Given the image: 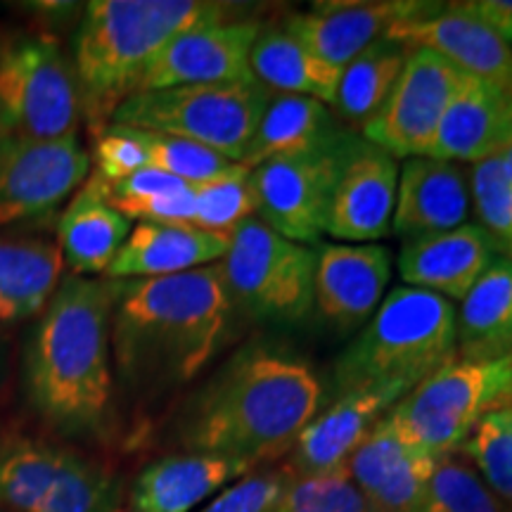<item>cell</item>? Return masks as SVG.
<instances>
[{
  "instance_id": "obj_45",
  "label": "cell",
  "mask_w": 512,
  "mask_h": 512,
  "mask_svg": "<svg viewBox=\"0 0 512 512\" xmlns=\"http://www.w3.org/2000/svg\"><path fill=\"white\" fill-rule=\"evenodd\" d=\"M510 259H512V252H510Z\"/></svg>"
},
{
  "instance_id": "obj_35",
  "label": "cell",
  "mask_w": 512,
  "mask_h": 512,
  "mask_svg": "<svg viewBox=\"0 0 512 512\" xmlns=\"http://www.w3.org/2000/svg\"><path fill=\"white\" fill-rule=\"evenodd\" d=\"M470 202L475 204L477 226L494 240L498 254L510 259L512 252V183L498 157L472 164L467 176Z\"/></svg>"
},
{
  "instance_id": "obj_23",
  "label": "cell",
  "mask_w": 512,
  "mask_h": 512,
  "mask_svg": "<svg viewBox=\"0 0 512 512\" xmlns=\"http://www.w3.org/2000/svg\"><path fill=\"white\" fill-rule=\"evenodd\" d=\"M512 145V95L467 74L441 119L427 157L484 162Z\"/></svg>"
},
{
  "instance_id": "obj_33",
  "label": "cell",
  "mask_w": 512,
  "mask_h": 512,
  "mask_svg": "<svg viewBox=\"0 0 512 512\" xmlns=\"http://www.w3.org/2000/svg\"><path fill=\"white\" fill-rule=\"evenodd\" d=\"M458 451L512 510V406L496 408L479 418Z\"/></svg>"
},
{
  "instance_id": "obj_38",
  "label": "cell",
  "mask_w": 512,
  "mask_h": 512,
  "mask_svg": "<svg viewBox=\"0 0 512 512\" xmlns=\"http://www.w3.org/2000/svg\"><path fill=\"white\" fill-rule=\"evenodd\" d=\"M95 176L105 183H119L150 166L143 133L138 128L110 124L95 136Z\"/></svg>"
},
{
  "instance_id": "obj_25",
  "label": "cell",
  "mask_w": 512,
  "mask_h": 512,
  "mask_svg": "<svg viewBox=\"0 0 512 512\" xmlns=\"http://www.w3.org/2000/svg\"><path fill=\"white\" fill-rule=\"evenodd\" d=\"M228 235L181 223H138L107 268V280L166 278L214 266L228 252Z\"/></svg>"
},
{
  "instance_id": "obj_12",
  "label": "cell",
  "mask_w": 512,
  "mask_h": 512,
  "mask_svg": "<svg viewBox=\"0 0 512 512\" xmlns=\"http://www.w3.org/2000/svg\"><path fill=\"white\" fill-rule=\"evenodd\" d=\"M465 72L430 50H411L396 86L363 126L368 143L399 159L427 157Z\"/></svg>"
},
{
  "instance_id": "obj_15",
  "label": "cell",
  "mask_w": 512,
  "mask_h": 512,
  "mask_svg": "<svg viewBox=\"0 0 512 512\" xmlns=\"http://www.w3.org/2000/svg\"><path fill=\"white\" fill-rule=\"evenodd\" d=\"M384 38L411 50H430L460 72L512 95V48L463 3H437L427 15L394 24Z\"/></svg>"
},
{
  "instance_id": "obj_29",
  "label": "cell",
  "mask_w": 512,
  "mask_h": 512,
  "mask_svg": "<svg viewBox=\"0 0 512 512\" xmlns=\"http://www.w3.org/2000/svg\"><path fill=\"white\" fill-rule=\"evenodd\" d=\"M60 247L41 238H0V323L41 316L62 283Z\"/></svg>"
},
{
  "instance_id": "obj_9",
  "label": "cell",
  "mask_w": 512,
  "mask_h": 512,
  "mask_svg": "<svg viewBox=\"0 0 512 512\" xmlns=\"http://www.w3.org/2000/svg\"><path fill=\"white\" fill-rule=\"evenodd\" d=\"M81 95L74 64L50 34L0 41V117L15 140L76 136Z\"/></svg>"
},
{
  "instance_id": "obj_7",
  "label": "cell",
  "mask_w": 512,
  "mask_h": 512,
  "mask_svg": "<svg viewBox=\"0 0 512 512\" xmlns=\"http://www.w3.org/2000/svg\"><path fill=\"white\" fill-rule=\"evenodd\" d=\"M512 392V354L494 361L456 358L408 392L389 411L396 437L434 458L458 453L467 434Z\"/></svg>"
},
{
  "instance_id": "obj_17",
  "label": "cell",
  "mask_w": 512,
  "mask_h": 512,
  "mask_svg": "<svg viewBox=\"0 0 512 512\" xmlns=\"http://www.w3.org/2000/svg\"><path fill=\"white\" fill-rule=\"evenodd\" d=\"M437 3L377 0V3H318L309 12H292L283 27L311 53L342 72L354 57L394 24L427 15Z\"/></svg>"
},
{
  "instance_id": "obj_40",
  "label": "cell",
  "mask_w": 512,
  "mask_h": 512,
  "mask_svg": "<svg viewBox=\"0 0 512 512\" xmlns=\"http://www.w3.org/2000/svg\"><path fill=\"white\" fill-rule=\"evenodd\" d=\"M188 188L190 183L181 181V178L159 171L155 166H145L133 176L124 178V181L112 185L107 183V197H110L112 207L126 216L128 211L140 207V204L159 200V197L166 195H176V192Z\"/></svg>"
},
{
  "instance_id": "obj_20",
  "label": "cell",
  "mask_w": 512,
  "mask_h": 512,
  "mask_svg": "<svg viewBox=\"0 0 512 512\" xmlns=\"http://www.w3.org/2000/svg\"><path fill=\"white\" fill-rule=\"evenodd\" d=\"M437 463L396 437L384 418L349 458L347 472L373 512H420Z\"/></svg>"
},
{
  "instance_id": "obj_1",
  "label": "cell",
  "mask_w": 512,
  "mask_h": 512,
  "mask_svg": "<svg viewBox=\"0 0 512 512\" xmlns=\"http://www.w3.org/2000/svg\"><path fill=\"white\" fill-rule=\"evenodd\" d=\"M323 403V384L302 358L271 347L240 349L185 401L176 432L190 453L249 465L297 444Z\"/></svg>"
},
{
  "instance_id": "obj_31",
  "label": "cell",
  "mask_w": 512,
  "mask_h": 512,
  "mask_svg": "<svg viewBox=\"0 0 512 512\" xmlns=\"http://www.w3.org/2000/svg\"><path fill=\"white\" fill-rule=\"evenodd\" d=\"M411 48L392 38H377L342 69L332 107L339 121L366 126L399 81Z\"/></svg>"
},
{
  "instance_id": "obj_28",
  "label": "cell",
  "mask_w": 512,
  "mask_h": 512,
  "mask_svg": "<svg viewBox=\"0 0 512 512\" xmlns=\"http://www.w3.org/2000/svg\"><path fill=\"white\" fill-rule=\"evenodd\" d=\"M460 361H494L512 354V259L498 256L456 311Z\"/></svg>"
},
{
  "instance_id": "obj_14",
  "label": "cell",
  "mask_w": 512,
  "mask_h": 512,
  "mask_svg": "<svg viewBox=\"0 0 512 512\" xmlns=\"http://www.w3.org/2000/svg\"><path fill=\"white\" fill-rule=\"evenodd\" d=\"M261 27L254 19H223L183 31L152 64L140 93L256 81L249 57Z\"/></svg>"
},
{
  "instance_id": "obj_16",
  "label": "cell",
  "mask_w": 512,
  "mask_h": 512,
  "mask_svg": "<svg viewBox=\"0 0 512 512\" xmlns=\"http://www.w3.org/2000/svg\"><path fill=\"white\" fill-rule=\"evenodd\" d=\"M399 185V162L368 143L351 138V145L332 192L328 235L342 242L368 245L384 238L392 228Z\"/></svg>"
},
{
  "instance_id": "obj_39",
  "label": "cell",
  "mask_w": 512,
  "mask_h": 512,
  "mask_svg": "<svg viewBox=\"0 0 512 512\" xmlns=\"http://www.w3.org/2000/svg\"><path fill=\"white\" fill-rule=\"evenodd\" d=\"M287 482V470L254 472L226 486L195 512H271Z\"/></svg>"
},
{
  "instance_id": "obj_2",
  "label": "cell",
  "mask_w": 512,
  "mask_h": 512,
  "mask_svg": "<svg viewBox=\"0 0 512 512\" xmlns=\"http://www.w3.org/2000/svg\"><path fill=\"white\" fill-rule=\"evenodd\" d=\"M114 299L117 280L69 275L31 330L24 351L27 399L67 437L110 430Z\"/></svg>"
},
{
  "instance_id": "obj_11",
  "label": "cell",
  "mask_w": 512,
  "mask_h": 512,
  "mask_svg": "<svg viewBox=\"0 0 512 512\" xmlns=\"http://www.w3.org/2000/svg\"><path fill=\"white\" fill-rule=\"evenodd\" d=\"M354 133L302 155L271 159L252 169L259 219L297 245L318 242L328 233L332 192Z\"/></svg>"
},
{
  "instance_id": "obj_42",
  "label": "cell",
  "mask_w": 512,
  "mask_h": 512,
  "mask_svg": "<svg viewBox=\"0 0 512 512\" xmlns=\"http://www.w3.org/2000/svg\"><path fill=\"white\" fill-rule=\"evenodd\" d=\"M498 159H501V162H503L505 174H508L510 183H512V145H510V147H505V150L501 152V155H498Z\"/></svg>"
},
{
  "instance_id": "obj_27",
  "label": "cell",
  "mask_w": 512,
  "mask_h": 512,
  "mask_svg": "<svg viewBox=\"0 0 512 512\" xmlns=\"http://www.w3.org/2000/svg\"><path fill=\"white\" fill-rule=\"evenodd\" d=\"M342 121L335 117L330 105L306 95H273L261 114L259 126L249 143L245 166H256L271 162V159L302 155L316 147L330 143L347 133L339 126Z\"/></svg>"
},
{
  "instance_id": "obj_24",
  "label": "cell",
  "mask_w": 512,
  "mask_h": 512,
  "mask_svg": "<svg viewBox=\"0 0 512 512\" xmlns=\"http://www.w3.org/2000/svg\"><path fill=\"white\" fill-rule=\"evenodd\" d=\"M252 470L247 460L216 453H178L155 460L136 477L131 512H195Z\"/></svg>"
},
{
  "instance_id": "obj_19",
  "label": "cell",
  "mask_w": 512,
  "mask_h": 512,
  "mask_svg": "<svg viewBox=\"0 0 512 512\" xmlns=\"http://www.w3.org/2000/svg\"><path fill=\"white\" fill-rule=\"evenodd\" d=\"M392 278V254L380 245H318L313 306L337 330L366 325Z\"/></svg>"
},
{
  "instance_id": "obj_8",
  "label": "cell",
  "mask_w": 512,
  "mask_h": 512,
  "mask_svg": "<svg viewBox=\"0 0 512 512\" xmlns=\"http://www.w3.org/2000/svg\"><path fill=\"white\" fill-rule=\"evenodd\" d=\"M235 311L273 325H297L313 309L316 252L285 240L259 216L230 233L216 264Z\"/></svg>"
},
{
  "instance_id": "obj_36",
  "label": "cell",
  "mask_w": 512,
  "mask_h": 512,
  "mask_svg": "<svg viewBox=\"0 0 512 512\" xmlns=\"http://www.w3.org/2000/svg\"><path fill=\"white\" fill-rule=\"evenodd\" d=\"M271 512H373L347 467L325 475L290 477Z\"/></svg>"
},
{
  "instance_id": "obj_41",
  "label": "cell",
  "mask_w": 512,
  "mask_h": 512,
  "mask_svg": "<svg viewBox=\"0 0 512 512\" xmlns=\"http://www.w3.org/2000/svg\"><path fill=\"white\" fill-rule=\"evenodd\" d=\"M463 5L512 48V0H467Z\"/></svg>"
},
{
  "instance_id": "obj_4",
  "label": "cell",
  "mask_w": 512,
  "mask_h": 512,
  "mask_svg": "<svg viewBox=\"0 0 512 512\" xmlns=\"http://www.w3.org/2000/svg\"><path fill=\"white\" fill-rule=\"evenodd\" d=\"M230 19V5L209 0H93L74 38L81 112L98 136L121 102L140 93L162 50L183 31Z\"/></svg>"
},
{
  "instance_id": "obj_32",
  "label": "cell",
  "mask_w": 512,
  "mask_h": 512,
  "mask_svg": "<svg viewBox=\"0 0 512 512\" xmlns=\"http://www.w3.org/2000/svg\"><path fill=\"white\" fill-rule=\"evenodd\" d=\"M259 214L252 169L233 164L214 181L195 185V223L192 226L216 235H228Z\"/></svg>"
},
{
  "instance_id": "obj_30",
  "label": "cell",
  "mask_w": 512,
  "mask_h": 512,
  "mask_svg": "<svg viewBox=\"0 0 512 512\" xmlns=\"http://www.w3.org/2000/svg\"><path fill=\"white\" fill-rule=\"evenodd\" d=\"M249 64H252L254 79L271 93L306 95L325 105L335 102L342 72L311 53L285 27H261Z\"/></svg>"
},
{
  "instance_id": "obj_43",
  "label": "cell",
  "mask_w": 512,
  "mask_h": 512,
  "mask_svg": "<svg viewBox=\"0 0 512 512\" xmlns=\"http://www.w3.org/2000/svg\"><path fill=\"white\" fill-rule=\"evenodd\" d=\"M10 140V136H8V131H5V124H3V117H0V150H3V145L8 143Z\"/></svg>"
},
{
  "instance_id": "obj_13",
  "label": "cell",
  "mask_w": 512,
  "mask_h": 512,
  "mask_svg": "<svg viewBox=\"0 0 512 512\" xmlns=\"http://www.w3.org/2000/svg\"><path fill=\"white\" fill-rule=\"evenodd\" d=\"M91 157L79 136L15 140L0 150V228L53 214L86 183Z\"/></svg>"
},
{
  "instance_id": "obj_6",
  "label": "cell",
  "mask_w": 512,
  "mask_h": 512,
  "mask_svg": "<svg viewBox=\"0 0 512 512\" xmlns=\"http://www.w3.org/2000/svg\"><path fill=\"white\" fill-rule=\"evenodd\" d=\"M271 98L259 81L145 91L121 102L110 124L192 140L242 164Z\"/></svg>"
},
{
  "instance_id": "obj_37",
  "label": "cell",
  "mask_w": 512,
  "mask_h": 512,
  "mask_svg": "<svg viewBox=\"0 0 512 512\" xmlns=\"http://www.w3.org/2000/svg\"><path fill=\"white\" fill-rule=\"evenodd\" d=\"M140 133H143V143L147 150V159H150V166L181 178V181L190 185L214 181V178L226 174L230 166L235 164L219 155V152L209 150V147H204L200 143H192V140L152 131Z\"/></svg>"
},
{
  "instance_id": "obj_3",
  "label": "cell",
  "mask_w": 512,
  "mask_h": 512,
  "mask_svg": "<svg viewBox=\"0 0 512 512\" xmlns=\"http://www.w3.org/2000/svg\"><path fill=\"white\" fill-rule=\"evenodd\" d=\"M214 266L166 278L117 280L112 361L131 389H169L195 380L226 347L233 320Z\"/></svg>"
},
{
  "instance_id": "obj_10",
  "label": "cell",
  "mask_w": 512,
  "mask_h": 512,
  "mask_svg": "<svg viewBox=\"0 0 512 512\" xmlns=\"http://www.w3.org/2000/svg\"><path fill=\"white\" fill-rule=\"evenodd\" d=\"M0 503L17 512H114L119 484L69 448L0 432Z\"/></svg>"
},
{
  "instance_id": "obj_21",
  "label": "cell",
  "mask_w": 512,
  "mask_h": 512,
  "mask_svg": "<svg viewBox=\"0 0 512 512\" xmlns=\"http://www.w3.org/2000/svg\"><path fill=\"white\" fill-rule=\"evenodd\" d=\"M498 256L494 240L477 223H463L446 233L408 240L399 254V273L408 287L463 302Z\"/></svg>"
},
{
  "instance_id": "obj_34",
  "label": "cell",
  "mask_w": 512,
  "mask_h": 512,
  "mask_svg": "<svg viewBox=\"0 0 512 512\" xmlns=\"http://www.w3.org/2000/svg\"><path fill=\"white\" fill-rule=\"evenodd\" d=\"M420 512H512L458 453L439 458Z\"/></svg>"
},
{
  "instance_id": "obj_22",
  "label": "cell",
  "mask_w": 512,
  "mask_h": 512,
  "mask_svg": "<svg viewBox=\"0 0 512 512\" xmlns=\"http://www.w3.org/2000/svg\"><path fill=\"white\" fill-rule=\"evenodd\" d=\"M470 214L463 166L434 157L406 159L399 169L392 214L394 235L406 240L460 228Z\"/></svg>"
},
{
  "instance_id": "obj_18",
  "label": "cell",
  "mask_w": 512,
  "mask_h": 512,
  "mask_svg": "<svg viewBox=\"0 0 512 512\" xmlns=\"http://www.w3.org/2000/svg\"><path fill=\"white\" fill-rule=\"evenodd\" d=\"M406 392L396 387H368L337 394L325 411H318L294 444L287 475H325L344 470L354 451L370 437Z\"/></svg>"
},
{
  "instance_id": "obj_5",
  "label": "cell",
  "mask_w": 512,
  "mask_h": 512,
  "mask_svg": "<svg viewBox=\"0 0 512 512\" xmlns=\"http://www.w3.org/2000/svg\"><path fill=\"white\" fill-rule=\"evenodd\" d=\"M456 358V306L439 294L396 287L337 358V394L368 387L408 394Z\"/></svg>"
},
{
  "instance_id": "obj_26",
  "label": "cell",
  "mask_w": 512,
  "mask_h": 512,
  "mask_svg": "<svg viewBox=\"0 0 512 512\" xmlns=\"http://www.w3.org/2000/svg\"><path fill=\"white\" fill-rule=\"evenodd\" d=\"M131 230V221L112 207L107 183L91 176L62 211L57 247L72 275H105Z\"/></svg>"
},
{
  "instance_id": "obj_44",
  "label": "cell",
  "mask_w": 512,
  "mask_h": 512,
  "mask_svg": "<svg viewBox=\"0 0 512 512\" xmlns=\"http://www.w3.org/2000/svg\"><path fill=\"white\" fill-rule=\"evenodd\" d=\"M505 406H512V392H510V396H508V403H505Z\"/></svg>"
}]
</instances>
